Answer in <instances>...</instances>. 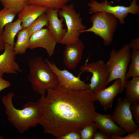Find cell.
I'll return each instance as SVG.
<instances>
[{"mask_svg": "<svg viewBox=\"0 0 139 139\" xmlns=\"http://www.w3.org/2000/svg\"><path fill=\"white\" fill-rule=\"evenodd\" d=\"M130 48L133 50H139V38H137L132 40L128 44Z\"/></svg>", "mask_w": 139, "mask_h": 139, "instance_id": "1f68e13d", "label": "cell"}, {"mask_svg": "<svg viewBox=\"0 0 139 139\" xmlns=\"http://www.w3.org/2000/svg\"><path fill=\"white\" fill-rule=\"evenodd\" d=\"M57 43L56 40L48 29L43 28L30 36L29 48H44L50 57L53 55Z\"/></svg>", "mask_w": 139, "mask_h": 139, "instance_id": "8fae6325", "label": "cell"}, {"mask_svg": "<svg viewBox=\"0 0 139 139\" xmlns=\"http://www.w3.org/2000/svg\"><path fill=\"white\" fill-rule=\"evenodd\" d=\"M90 20L92 24V26L82 31V33L93 32L103 39L105 46L109 45L112 41L117 27V19L110 13L100 11L92 14Z\"/></svg>", "mask_w": 139, "mask_h": 139, "instance_id": "5b68a950", "label": "cell"}, {"mask_svg": "<svg viewBox=\"0 0 139 139\" xmlns=\"http://www.w3.org/2000/svg\"><path fill=\"white\" fill-rule=\"evenodd\" d=\"M16 14L12 10L4 8L0 11V31L7 24L13 21Z\"/></svg>", "mask_w": 139, "mask_h": 139, "instance_id": "d4e9b609", "label": "cell"}, {"mask_svg": "<svg viewBox=\"0 0 139 139\" xmlns=\"http://www.w3.org/2000/svg\"><path fill=\"white\" fill-rule=\"evenodd\" d=\"M97 101L90 90H73L58 86L49 89L37 102L38 124L44 133L57 139L71 132L80 133L94 122Z\"/></svg>", "mask_w": 139, "mask_h": 139, "instance_id": "6da1fadb", "label": "cell"}, {"mask_svg": "<svg viewBox=\"0 0 139 139\" xmlns=\"http://www.w3.org/2000/svg\"><path fill=\"white\" fill-rule=\"evenodd\" d=\"M48 8L33 4H28L18 14L21 21L22 29L27 28L42 14L46 13Z\"/></svg>", "mask_w": 139, "mask_h": 139, "instance_id": "e0dca14e", "label": "cell"}, {"mask_svg": "<svg viewBox=\"0 0 139 139\" xmlns=\"http://www.w3.org/2000/svg\"></svg>", "mask_w": 139, "mask_h": 139, "instance_id": "e575fe53", "label": "cell"}, {"mask_svg": "<svg viewBox=\"0 0 139 139\" xmlns=\"http://www.w3.org/2000/svg\"><path fill=\"white\" fill-rule=\"evenodd\" d=\"M137 0H132L129 6H112L111 3L107 0L98 2L95 0H91L88 3L89 7L88 12L90 14L102 11L110 13L115 17L119 23H125V19L129 13L135 15L139 13V6L137 4Z\"/></svg>", "mask_w": 139, "mask_h": 139, "instance_id": "52a82bcc", "label": "cell"}, {"mask_svg": "<svg viewBox=\"0 0 139 139\" xmlns=\"http://www.w3.org/2000/svg\"><path fill=\"white\" fill-rule=\"evenodd\" d=\"M14 47L5 43L3 53L0 54V77L4 74H16L22 72L15 61Z\"/></svg>", "mask_w": 139, "mask_h": 139, "instance_id": "7c38bea8", "label": "cell"}, {"mask_svg": "<svg viewBox=\"0 0 139 139\" xmlns=\"http://www.w3.org/2000/svg\"><path fill=\"white\" fill-rule=\"evenodd\" d=\"M45 60L57 77L58 86L73 90H90L89 84L81 80L80 75L76 76L66 69H59L53 62L47 59Z\"/></svg>", "mask_w": 139, "mask_h": 139, "instance_id": "30bf717a", "label": "cell"}, {"mask_svg": "<svg viewBox=\"0 0 139 139\" xmlns=\"http://www.w3.org/2000/svg\"><path fill=\"white\" fill-rule=\"evenodd\" d=\"M28 65L27 79L34 92L44 96L48 89L58 86L57 77L42 57L30 59Z\"/></svg>", "mask_w": 139, "mask_h": 139, "instance_id": "3957f363", "label": "cell"}, {"mask_svg": "<svg viewBox=\"0 0 139 139\" xmlns=\"http://www.w3.org/2000/svg\"><path fill=\"white\" fill-rule=\"evenodd\" d=\"M3 31H0V51L4 50L5 49V44L2 37Z\"/></svg>", "mask_w": 139, "mask_h": 139, "instance_id": "d6a6232c", "label": "cell"}, {"mask_svg": "<svg viewBox=\"0 0 139 139\" xmlns=\"http://www.w3.org/2000/svg\"><path fill=\"white\" fill-rule=\"evenodd\" d=\"M111 136L101 131H97L94 134L93 139H110Z\"/></svg>", "mask_w": 139, "mask_h": 139, "instance_id": "f546056e", "label": "cell"}, {"mask_svg": "<svg viewBox=\"0 0 139 139\" xmlns=\"http://www.w3.org/2000/svg\"><path fill=\"white\" fill-rule=\"evenodd\" d=\"M74 0H28V4H33L59 10L67 3Z\"/></svg>", "mask_w": 139, "mask_h": 139, "instance_id": "7402d4cb", "label": "cell"}, {"mask_svg": "<svg viewBox=\"0 0 139 139\" xmlns=\"http://www.w3.org/2000/svg\"><path fill=\"white\" fill-rule=\"evenodd\" d=\"M11 84L10 82L0 77V92L4 90L9 88Z\"/></svg>", "mask_w": 139, "mask_h": 139, "instance_id": "4dcf8cb0", "label": "cell"}, {"mask_svg": "<svg viewBox=\"0 0 139 139\" xmlns=\"http://www.w3.org/2000/svg\"><path fill=\"white\" fill-rule=\"evenodd\" d=\"M59 10L48 8L46 14L48 22V29L54 37L57 43H59L66 31L63 24L64 20L58 17Z\"/></svg>", "mask_w": 139, "mask_h": 139, "instance_id": "2e32d148", "label": "cell"}, {"mask_svg": "<svg viewBox=\"0 0 139 139\" xmlns=\"http://www.w3.org/2000/svg\"><path fill=\"white\" fill-rule=\"evenodd\" d=\"M98 129L94 122L90 123L81 130L80 132L81 139H93L95 132Z\"/></svg>", "mask_w": 139, "mask_h": 139, "instance_id": "484cf974", "label": "cell"}, {"mask_svg": "<svg viewBox=\"0 0 139 139\" xmlns=\"http://www.w3.org/2000/svg\"><path fill=\"white\" fill-rule=\"evenodd\" d=\"M139 128L134 132L129 133L126 136H123L116 135L111 136L110 139H139Z\"/></svg>", "mask_w": 139, "mask_h": 139, "instance_id": "4316f807", "label": "cell"}, {"mask_svg": "<svg viewBox=\"0 0 139 139\" xmlns=\"http://www.w3.org/2000/svg\"><path fill=\"white\" fill-rule=\"evenodd\" d=\"M132 78L127 80L125 84V97L132 103H139V76Z\"/></svg>", "mask_w": 139, "mask_h": 139, "instance_id": "d6986e66", "label": "cell"}, {"mask_svg": "<svg viewBox=\"0 0 139 139\" xmlns=\"http://www.w3.org/2000/svg\"><path fill=\"white\" fill-rule=\"evenodd\" d=\"M131 48L128 44H125L119 49H113L106 64L109 73L108 84L117 79L120 80L122 84L121 93L124 89L127 81L126 75L128 64L131 60Z\"/></svg>", "mask_w": 139, "mask_h": 139, "instance_id": "277c9868", "label": "cell"}, {"mask_svg": "<svg viewBox=\"0 0 139 139\" xmlns=\"http://www.w3.org/2000/svg\"><path fill=\"white\" fill-rule=\"evenodd\" d=\"M4 137L3 136L0 135V139H4Z\"/></svg>", "mask_w": 139, "mask_h": 139, "instance_id": "836d02e7", "label": "cell"}, {"mask_svg": "<svg viewBox=\"0 0 139 139\" xmlns=\"http://www.w3.org/2000/svg\"><path fill=\"white\" fill-rule=\"evenodd\" d=\"M63 53V60L68 68L74 70L80 62L85 46L80 39L66 45Z\"/></svg>", "mask_w": 139, "mask_h": 139, "instance_id": "4fadbf2b", "label": "cell"}, {"mask_svg": "<svg viewBox=\"0 0 139 139\" xmlns=\"http://www.w3.org/2000/svg\"><path fill=\"white\" fill-rule=\"evenodd\" d=\"M14 96L13 92L8 93L3 95L1 101L5 108V112L8 121L19 133L22 134L38 124L37 103L29 102L24 105L22 109H17L12 102Z\"/></svg>", "mask_w": 139, "mask_h": 139, "instance_id": "7a4b0ae2", "label": "cell"}, {"mask_svg": "<svg viewBox=\"0 0 139 139\" xmlns=\"http://www.w3.org/2000/svg\"><path fill=\"white\" fill-rule=\"evenodd\" d=\"M131 60V63L126 75V80L131 77L139 76V50H133Z\"/></svg>", "mask_w": 139, "mask_h": 139, "instance_id": "44dd1931", "label": "cell"}, {"mask_svg": "<svg viewBox=\"0 0 139 139\" xmlns=\"http://www.w3.org/2000/svg\"><path fill=\"white\" fill-rule=\"evenodd\" d=\"M60 10L58 15L65 21L67 29L59 43L66 45L80 39L81 32L86 27L82 23L80 13L76 11L73 4L66 5Z\"/></svg>", "mask_w": 139, "mask_h": 139, "instance_id": "8992f818", "label": "cell"}, {"mask_svg": "<svg viewBox=\"0 0 139 139\" xmlns=\"http://www.w3.org/2000/svg\"><path fill=\"white\" fill-rule=\"evenodd\" d=\"M0 2L4 8L11 9L18 14L28 4V0H0Z\"/></svg>", "mask_w": 139, "mask_h": 139, "instance_id": "603a6c76", "label": "cell"}, {"mask_svg": "<svg viewBox=\"0 0 139 139\" xmlns=\"http://www.w3.org/2000/svg\"><path fill=\"white\" fill-rule=\"evenodd\" d=\"M94 122L98 129L111 135L122 136L127 133L115 122L111 114H103L96 112Z\"/></svg>", "mask_w": 139, "mask_h": 139, "instance_id": "9a60e30c", "label": "cell"}, {"mask_svg": "<svg viewBox=\"0 0 139 139\" xmlns=\"http://www.w3.org/2000/svg\"><path fill=\"white\" fill-rule=\"evenodd\" d=\"M80 133L74 131L70 132L60 137L59 139H81Z\"/></svg>", "mask_w": 139, "mask_h": 139, "instance_id": "f1b7e54d", "label": "cell"}, {"mask_svg": "<svg viewBox=\"0 0 139 139\" xmlns=\"http://www.w3.org/2000/svg\"><path fill=\"white\" fill-rule=\"evenodd\" d=\"M16 36L17 39L14 46L15 52L16 55L24 54L29 45L30 37L27 28L21 29Z\"/></svg>", "mask_w": 139, "mask_h": 139, "instance_id": "ffe728a7", "label": "cell"}, {"mask_svg": "<svg viewBox=\"0 0 139 139\" xmlns=\"http://www.w3.org/2000/svg\"><path fill=\"white\" fill-rule=\"evenodd\" d=\"M132 103L125 97L117 99L116 107L111 114L115 122L127 133H131L139 128L133 118L130 109Z\"/></svg>", "mask_w": 139, "mask_h": 139, "instance_id": "9c48e42d", "label": "cell"}, {"mask_svg": "<svg viewBox=\"0 0 139 139\" xmlns=\"http://www.w3.org/2000/svg\"><path fill=\"white\" fill-rule=\"evenodd\" d=\"M130 111L133 119L135 123L139 125V104L132 103L130 106Z\"/></svg>", "mask_w": 139, "mask_h": 139, "instance_id": "83f0119b", "label": "cell"}, {"mask_svg": "<svg viewBox=\"0 0 139 139\" xmlns=\"http://www.w3.org/2000/svg\"><path fill=\"white\" fill-rule=\"evenodd\" d=\"M81 73H91L92 76L89 84L90 90L94 92L106 88L108 85L109 73L106 63L102 59L88 63L87 60L80 67Z\"/></svg>", "mask_w": 139, "mask_h": 139, "instance_id": "ba28073f", "label": "cell"}, {"mask_svg": "<svg viewBox=\"0 0 139 139\" xmlns=\"http://www.w3.org/2000/svg\"><path fill=\"white\" fill-rule=\"evenodd\" d=\"M122 84L119 79H117L110 86L101 90L93 92L97 101L105 111L111 108L115 98L121 91Z\"/></svg>", "mask_w": 139, "mask_h": 139, "instance_id": "5bb4252c", "label": "cell"}, {"mask_svg": "<svg viewBox=\"0 0 139 139\" xmlns=\"http://www.w3.org/2000/svg\"><path fill=\"white\" fill-rule=\"evenodd\" d=\"M22 29L21 21L19 18L15 21L6 24L2 32L3 38L5 43L14 47L15 37Z\"/></svg>", "mask_w": 139, "mask_h": 139, "instance_id": "ac0fdd59", "label": "cell"}, {"mask_svg": "<svg viewBox=\"0 0 139 139\" xmlns=\"http://www.w3.org/2000/svg\"><path fill=\"white\" fill-rule=\"evenodd\" d=\"M48 25V19L45 13L39 17L26 28L30 37L33 34Z\"/></svg>", "mask_w": 139, "mask_h": 139, "instance_id": "cb8c5ba5", "label": "cell"}]
</instances>
